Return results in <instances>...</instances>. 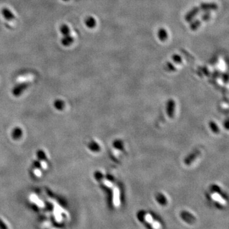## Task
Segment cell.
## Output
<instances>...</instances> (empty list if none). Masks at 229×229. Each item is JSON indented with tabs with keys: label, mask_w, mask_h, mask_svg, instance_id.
Returning <instances> with one entry per match:
<instances>
[{
	"label": "cell",
	"mask_w": 229,
	"mask_h": 229,
	"mask_svg": "<svg viewBox=\"0 0 229 229\" xmlns=\"http://www.w3.org/2000/svg\"><path fill=\"white\" fill-rule=\"evenodd\" d=\"M110 157L115 164H122L127 157V143L122 138L114 139L111 145Z\"/></svg>",
	"instance_id": "obj_1"
},
{
	"label": "cell",
	"mask_w": 229,
	"mask_h": 229,
	"mask_svg": "<svg viewBox=\"0 0 229 229\" xmlns=\"http://www.w3.org/2000/svg\"><path fill=\"white\" fill-rule=\"evenodd\" d=\"M179 106L178 102L173 99H170L167 100L166 103V105L163 111L164 112L162 113V115L166 116V119L167 121H173L178 116L179 112Z\"/></svg>",
	"instance_id": "obj_2"
},
{
	"label": "cell",
	"mask_w": 229,
	"mask_h": 229,
	"mask_svg": "<svg viewBox=\"0 0 229 229\" xmlns=\"http://www.w3.org/2000/svg\"><path fill=\"white\" fill-rule=\"evenodd\" d=\"M204 156L203 149L199 148L193 150L190 153L188 154V156L184 159V164L185 166L191 167L194 166V165L197 164Z\"/></svg>",
	"instance_id": "obj_3"
},
{
	"label": "cell",
	"mask_w": 229,
	"mask_h": 229,
	"mask_svg": "<svg viewBox=\"0 0 229 229\" xmlns=\"http://www.w3.org/2000/svg\"><path fill=\"white\" fill-rule=\"evenodd\" d=\"M208 129L213 135L218 136L221 133V127L220 123L215 120H210L208 122Z\"/></svg>",
	"instance_id": "obj_4"
},
{
	"label": "cell",
	"mask_w": 229,
	"mask_h": 229,
	"mask_svg": "<svg viewBox=\"0 0 229 229\" xmlns=\"http://www.w3.org/2000/svg\"><path fill=\"white\" fill-rule=\"evenodd\" d=\"M168 37L169 33L165 28L160 27L159 29V30L157 31V38L160 41H166L168 39Z\"/></svg>",
	"instance_id": "obj_5"
},
{
	"label": "cell",
	"mask_w": 229,
	"mask_h": 229,
	"mask_svg": "<svg viewBox=\"0 0 229 229\" xmlns=\"http://www.w3.org/2000/svg\"><path fill=\"white\" fill-rule=\"evenodd\" d=\"M200 8L204 11H211L216 10L218 6L215 3H202L201 4Z\"/></svg>",
	"instance_id": "obj_6"
},
{
	"label": "cell",
	"mask_w": 229,
	"mask_h": 229,
	"mask_svg": "<svg viewBox=\"0 0 229 229\" xmlns=\"http://www.w3.org/2000/svg\"><path fill=\"white\" fill-rule=\"evenodd\" d=\"M85 25L88 29H94L96 27L97 21L92 16H88L85 19Z\"/></svg>",
	"instance_id": "obj_7"
},
{
	"label": "cell",
	"mask_w": 229,
	"mask_h": 229,
	"mask_svg": "<svg viewBox=\"0 0 229 229\" xmlns=\"http://www.w3.org/2000/svg\"><path fill=\"white\" fill-rule=\"evenodd\" d=\"M199 12H200V10H199V7H195V8H194L193 9H191L186 15V17H185L186 20L188 22V21H190V20H192L197 16V13Z\"/></svg>",
	"instance_id": "obj_8"
},
{
	"label": "cell",
	"mask_w": 229,
	"mask_h": 229,
	"mask_svg": "<svg viewBox=\"0 0 229 229\" xmlns=\"http://www.w3.org/2000/svg\"><path fill=\"white\" fill-rule=\"evenodd\" d=\"M171 59L173 61L177 64H180L183 63V58L181 57V56L178 54H174L172 55L171 57Z\"/></svg>",
	"instance_id": "obj_9"
},
{
	"label": "cell",
	"mask_w": 229,
	"mask_h": 229,
	"mask_svg": "<svg viewBox=\"0 0 229 229\" xmlns=\"http://www.w3.org/2000/svg\"><path fill=\"white\" fill-rule=\"evenodd\" d=\"M201 24V23L200 20H195L192 23H191L190 26V28L192 29V30H196V29H197L199 27H200Z\"/></svg>",
	"instance_id": "obj_10"
}]
</instances>
